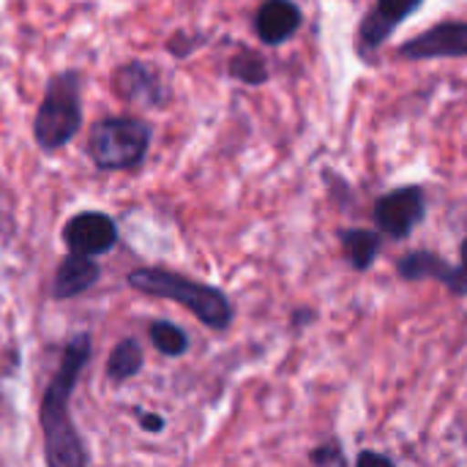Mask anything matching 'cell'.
Wrapping results in <instances>:
<instances>
[{
    "mask_svg": "<svg viewBox=\"0 0 467 467\" xmlns=\"http://www.w3.org/2000/svg\"><path fill=\"white\" fill-rule=\"evenodd\" d=\"M150 342L159 353L172 356V358H178L189 350V337L175 323H167V320H159L150 326Z\"/></svg>",
    "mask_w": 467,
    "mask_h": 467,
    "instance_id": "15",
    "label": "cell"
},
{
    "mask_svg": "<svg viewBox=\"0 0 467 467\" xmlns=\"http://www.w3.org/2000/svg\"><path fill=\"white\" fill-rule=\"evenodd\" d=\"M126 282H129V287H134L145 296L167 298V301L186 306L192 315H197V320L202 326H208L213 331H224L233 323V304L213 285L186 279L167 268H140V271H131Z\"/></svg>",
    "mask_w": 467,
    "mask_h": 467,
    "instance_id": "2",
    "label": "cell"
},
{
    "mask_svg": "<svg viewBox=\"0 0 467 467\" xmlns=\"http://www.w3.org/2000/svg\"><path fill=\"white\" fill-rule=\"evenodd\" d=\"M140 421H142V430H145V432H161V430H164V419H161V416L140 413Z\"/></svg>",
    "mask_w": 467,
    "mask_h": 467,
    "instance_id": "18",
    "label": "cell"
},
{
    "mask_svg": "<svg viewBox=\"0 0 467 467\" xmlns=\"http://www.w3.org/2000/svg\"><path fill=\"white\" fill-rule=\"evenodd\" d=\"M90 334H77L63 356L60 364L44 389L41 397V432H44V451H47V465L49 467H82L88 465V449L71 421V394L77 389V380L82 369L90 361Z\"/></svg>",
    "mask_w": 467,
    "mask_h": 467,
    "instance_id": "1",
    "label": "cell"
},
{
    "mask_svg": "<svg viewBox=\"0 0 467 467\" xmlns=\"http://www.w3.org/2000/svg\"><path fill=\"white\" fill-rule=\"evenodd\" d=\"M424 189L408 186L397 189L378 200L375 205V224L389 238H408L413 227L424 219Z\"/></svg>",
    "mask_w": 467,
    "mask_h": 467,
    "instance_id": "5",
    "label": "cell"
},
{
    "mask_svg": "<svg viewBox=\"0 0 467 467\" xmlns=\"http://www.w3.org/2000/svg\"><path fill=\"white\" fill-rule=\"evenodd\" d=\"M150 145V126L137 118H104L90 129L88 153L99 170H131Z\"/></svg>",
    "mask_w": 467,
    "mask_h": 467,
    "instance_id": "4",
    "label": "cell"
},
{
    "mask_svg": "<svg viewBox=\"0 0 467 467\" xmlns=\"http://www.w3.org/2000/svg\"><path fill=\"white\" fill-rule=\"evenodd\" d=\"M400 276L419 282V279H438L441 285H446L454 296H467V271L465 268H454L451 263H446L443 257L432 254V252H410L408 257L400 260Z\"/></svg>",
    "mask_w": 467,
    "mask_h": 467,
    "instance_id": "9",
    "label": "cell"
},
{
    "mask_svg": "<svg viewBox=\"0 0 467 467\" xmlns=\"http://www.w3.org/2000/svg\"><path fill=\"white\" fill-rule=\"evenodd\" d=\"M462 268H465V271H467V241H465V244H462Z\"/></svg>",
    "mask_w": 467,
    "mask_h": 467,
    "instance_id": "20",
    "label": "cell"
},
{
    "mask_svg": "<svg viewBox=\"0 0 467 467\" xmlns=\"http://www.w3.org/2000/svg\"><path fill=\"white\" fill-rule=\"evenodd\" d=\"M101 276V268L93 257L88 254H77L71 252L68 257L60 260L57 271H55V279H52V296L57 301L63 298H74L85 290H90Z\"/></svg>",
    "mask_w": 467,
    "mask_h": 467,
    "instance_id": "12",
    "label": "cell"
},
{
    "mask_svg": "<svg viewBox=\"0 0 467 467\" xmlns=\"http://www.w3.org/2000/svg\"><path fill=\"white\" fill-rule=\"evenodd\" d=\"M230 77L241 79L246 85H263L268 79V66L265 60L252 52V49H241L233 60H230Z\"/></svg>",
    "mask_w": 467,
    "mask_h": 467,
    "instance_id": "16",
    "label": "cell"
},
{
    "mask_svg": "<svg viewBox=\"0 0 467 467\" xmlns=\"http://www.w3.org/2000/svg\"><path fill=\"white\" fill-rule=\"evenodd\" d=\"M356 462L358 465H391V460L389 457H383V454H375V451H364V454H358L356 457Z\"/></svg>",
    "mask_w": 467,
    "mask_h": 467,
    "instance_id": "19",
    "label": "cell"
},
{
    "mask_svg": "<svg viewBox=\"0 0 467 467\" xmlns=\"http://www.w3.org/2000/svg\"><path fill=\"white\" fill-rule=\"evenodd\" d=\"M309 460H312L315 465H345V462H348V460H345V454H342V449H339L337 443L320 446L317 451H312V454H309Z\"/></svg>",
    "mask_w": 467,
    "mask_h": 467,
    "instance_id": "17",
    "label": "cell"
},
{
    "mask_svg": "<svg viewBox=\"0 0 467 467\" xmlns=\"http://www.w3.org/2000/svg\"><path fill=\"white\" fill-rule=\"evenodd\" d=\"M63 241L77 254L99 257V254H107L118 244V227L107 213L85 211V213H77L74 219H68V224L63 230Z\"/></svg>",
    "mask_w": 467,
    "mask_h": 467,
    "instance_id": "6",
    "label": "cell"
},
{
    "mask_svg": "<svg viewBox=\"0 0 467 467\" xmlns=\"http://www.w3.org/2000/svg\"><path fill=\"white\" fill-rule=\"evenodd\" d=\"M115 90L123 101L142 107H161L167 101V88L161 74L148 63H126L115 77Z\"/></svg>",
    "mask_w": 467,
    "mask_h": 467,
    "instance_id": "8",
    "label": "cell"
},
{
    "mask_svg": "<svg viewBox=\"0 0 467 467\" xmlns=\"http://www.w3.org/2000/svg\"><path fill=\"white\" fill-rule=\"evenodd\" d=\"M82 129V82L77 71H60L47 82L33 134L41 150L68 145Z\"/></svg>",
    "mask_w": 467,
    "mask_h": 467,
    "instance_id": "3",
    "label": "cell"
},
{
    "mask_svg": "<svg viewBox=\"0 0 467 467\" xmlns=\"http://www.w3.org/2000/svg\"><path fill=\"white\" fill-rule=\"evenodd\" d=\"M400 55L408 60H432V57H462L467 55V22H441L427 33L405 41Z\"/></svg>",
    "mask_w": 467,
    "mask_h": 467,
    "instance_id": "7",
    "label": "cell"
},
{
    "mask_svg": "<svg viewBox=\"0 0 467 467\" xmlns=\"http://www.w3.org/2000/svg\"><path fill=\"white\" fill-rule=\"evenodd\" d=\"M421 3L424 0H375V11L361 22V47L367 52L380 47Z\"/></svg>",
    "mask_w": 467,
    "mask_h": 467,
    "instance_id": "11",
    "label": "cell"
},
{
    "mask_svg": "<svg viewBox=\"0 0 467 467\" xmlns=\"http://www.w3.org/2000/svg\"><path fill=\"white\" fill-rule=\"evenodd\" d=\"M301 27V8L293 0H265L254 14V30L263 44L276 47Z\"/></svg>",
    "mask_w": 467,
    "mask_h": 467,
    "instance_id": "10",
    "label": "cell"
},
{
    "mask_svg": "<svg viewBox=\"0 0 467 467\" xmlns=\"http://www.w3.org/2000/svg\"><path fill=\"white\" fill-rule=\"evenodd\" d=\"M142 369V350L134 339H123L118 342V348L112 350L109 361H107V378L115 383H123L129 378H134Z\"/></svg>",
    "mask_w": 467,
    "mask_h": 467,
    "instance_id": "14",
    "label": "cell"
},
{
    "mask_svg": "<svg viewBox=\"0 0 467 467\" xmlns=\"http://www.w3.org/2000/svg\"><path fill=\"white\" fill-rule=\"evenodd\" d=\"M339 241H342L348 263L356 271H367L375 263L378 252H380V235L369 233V230H342Z\"/></svg>",
    "mask_w": 467,
    "mask_h": 467,
    "instance_id": "13",
    "label": "cell"
}]
</instances>
